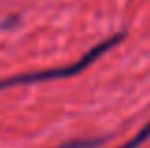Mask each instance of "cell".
<instances>
[{
    "mask_svg": "<svg viewBox=\"0 0 150 148\" xmlns=\"http://www.w3.org/2000/svg\"><path fill=\"white\" fill-rule=\"evenodd\" d=\"M122 38H124V34H114V36L106 38L101 44H97L95 48H91L82 59H78L72 65H67V67H57V68L40 70V72H25V74H19V76H11V78H6V80H0V89H8V87L21 85V84H36V82H48V80H57V78L76 76L82 70H86L95 59H99L103 53H106L110 48H114Z\"/></svg>",
    "mask_w": 150,
    "mask_h": 148,
    "instance_id": "1",
    "label": "cell"
},
{
    "mask_svg": "<svg viewBox=\"0 0 150 148\" xmlns=\"http://www.w3.org/2000/svg\"><path fill=\"white\" fill-rule=\"evenodd\" d=\"M148 137H150V122H148L146 125H144L143 129L139 131V133L135 135V137L131 139V141H127V142H125L124 146H120V148H137V146H139V144H143V142L146 141Z\"/></svg>",
    "mask_w": 150,
    "mask_h": 148,
    "instance_id": "2",
    "label": "cell"
},
{
    "mask_svg": "<svg viewBox=\"0 0 150 148\" xmlns=\"http://www.w3.org/2000/svg\"><path fill=\"white\" fill-rule=\"evenodd\" d=\"M103 141H74V142H69V144H63L59 148H93L97 144H101Z\"/></svg>",
    "mask_w": 150,
    "mask_h": 148,
    "instance_id": "3",
    "label": "cell"
}]
</instances>
